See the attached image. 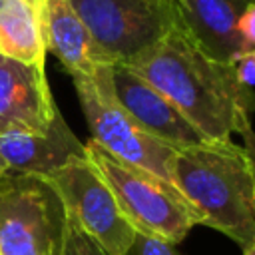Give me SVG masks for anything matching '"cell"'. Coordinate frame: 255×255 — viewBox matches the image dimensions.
Masks as SVG:
<instances>
[{"label": "cell", "instance_id": "1", "mask_svg": "<svg viewBox=\"0 0 255 255\" xmlns=\"http://www.w3.org/2000/svg\"><path fill=\"white\" fill-rule=\"evenodd\" d=\"M129 68L163 94L205 141H229L251 124L253 90L237 80L231 62L207 56L179 28Z\"/></svg>", "mask_w": 255, "mask_h": 255}, {"label": "cell", "instance_id": "2", "mask_svg": "<svg viewBox=\"0 0 255 255\" xmlns=\"http://www.w3.org/2000/svg\"><path fill=\"white\" fill-rule=\"evenodd\" d=\"M171 185L207 225L237 245L255 239V195L247 155L229 141H203L177 147L171 159Z\"/></svg>", "mask_w": 255, "mask_h": 255}, {"label": "cell", "instance_id": "3", "mask_svg": "<svg viewBox=\"0 0 255 255\" xmlns=\"http://www.w3.org/2000/svg\"><path fill=\"white\" fill-rule=\"evenodd\" d=\"M84 147L88 161L108 183L118 207L135 233L153 235L177 245L191 227L199 225L193 207L169 181L120 161L92 139Z\"/></svg>", "mask_w": 255, "mask_h": 255}, {"label": "cell", "instance_id": "4", "mask_svg": "<svg viewBox=\"0 0 255 255\" xmlns=\"http://www.w3.org/2000/svg\"><path fill=\"white\" fill-rule=\"evenodd\" d=\"M72 80L92 141L120 161L171 183L169 169L177 147L147 133L118 104L112 90V64L100 66L92 76H74Z\"/></svg>", "mask_w": 255, "mask_h": 255}, {"label": "cell", "instance_id": "5", "mask_svg": "<svg viewBox=\"0 0 255 255\" xmlns=\"http://www.w3.org/2000/svg\"><path fill=\"white\" fill-rule=\"evenodd\" d=\"M66 209L36 175L6 171L0 179V255H62Z\"/></svg>", "mask_w": 255, "mask_h": 255}, {"label": "cell", "instance_id": "6", "mask_svg": "<svg viewBox=\"0 0 255 255\" xmlns=\"http://www.w3.org/2000/svg\"><path fill=\"white\" fill-rule=\"evenodd\" d=\"M110 64H133L173 28L169 0H70Z\"/></svg>", "mask_w": 255, "mask_h": 255}, {"label": "cell", "instance_id": "7", "mask_svg": "<svg viewBox=\"0 0 255 255\" xmlns=\"http://www.w3.org/2000/svg\"><path fill=\"white\" fill-rule=\"evenodd\" d=\"M44 179L62 199L70 221L98 241L110 255L128 253L135 229L124 217L114 193L88 157L74 159Z\"/></svg>", "mask_w": 255, "mask_h": 255}, {"label": "cell", "instance_id": "8", "mask_svg": "<svg viewBox=\"0 0 255 255\" xmlns=\"http://www.w3.org/2000/svg\"><path fill=\"white\" fill-rule=\"evenodd\" d=\"M58 114L44 66L0 54V135L42 133Z\"/></svg>", "mask_w": 255, "mask_h": 255}, {"label": "cell", "instance_id": "9", "mask_svg": "<svg viewBox=\"0 0 255 255\" xmlns=\"http://www.w3.org/2000/svg\"><path fill=\"white\" fill-rule=\"evenodd\" d=\"M112 90L118 104L153 137L173 147L205 141L179 110L129 66L112 64Z\"/></svg>", "mask_w": 255, "mask_h": 255}, {"label": "cell", "instance_id": "10", "mask_svg": "<svg viewBox=\"0 0 255 255\" xmlns=\"http://www.w3.org/2000/svg\"><path fill=\"white\" fill-rule=\"evenodd\" d=\"M177 28L207 56L231 62L243 44L235 24L255 0H169Z\"/></svg>", "mask_w": 255, "mask_h": 255}, {"label": "cell", "instance_id": "11", "mask_svg": "<svg viewBox=\"0 0 255 255\" xmlns=\"http://www.w3.org/2000/svg\"><path fill=\"white\" fill-rule=\"evenodd\" d=\"M86 157L84 143L58 114L42 133L0 135V159L6 171L46 177L74 159Z\"/></svg>", "mask_w": 255, "mask_h": 255}, {"label": "cell", "instance_id": "12", "mask_svg": "<svg viewBox=\"0 0 255 255\" xmlns=\"http://www.w3.org/2000/svg\"><path fill=\"white\" fill-rule=\"evenodd\" d=\"M48 52V0H2L0 54L44 66Z\"/></svg>", "mask_w": 255, "mask_h": 255}, {"label": "cell", "instance_id": "13", "mask_svg": "<svg viewBox=\"0 0 255 255\" xmlns=\"http://www.w3.org/2000/svg\"><path fill=\"white\" fill-rule=\"evenodd\" d=\"M48 52L72 78L92 76L100 66L110 64L70 0H48Z\"/></svg>", "mask_w": 255, "mask_h": 255}, {"label": "cell", "instance_id": "14", "mask_svg": "<svg viewBox=\"0 0 255 255\" xmlns=\"http://www.w3.org/2000/svg\"><path fill=\"white\" fill-rule=\"evenodd\" d=\"M62 255H110L98 241L84 233L74 221H66V233L62 243Z\"/></svg>", "mask_w": 255, "mask_h": 255}, {"label": "cell", "instance_id": "15", "mask_svg": "<svg viewBox=\"0 0 255 255\" xmlns=\"http://www.w3.org/2000/svg\"><path fill=\"white\" fill-rule=\"evenodd\" d=\"M126 255H181V253L177 251V245L165 239L145 235V233H135L133 243Z\"/></svg>", "mask_w": 255, "mask_h": 255}, {"label": "cell", "instance_id": "16", "mask_svg": "<svg viewBox=\"0 0 255 255\" xmlns=\"http://www.w3.org/2000/svg\"><path fill=\"white\" fill-rule=\"evenodd\" d=\"M233 68H235V74H237V80L253 90L255 88V48L253 50H243L239 52L233 60H231Z\"/></svg>", "mask_w": 255, "mask_h": 255}, {"label": "cell", "instance_id": "17", "mask_svg": "<svg viewBox=\"0 0 255 255\" xmlns=\"http://www.w3.org/2000/svg\"><path fill=\"white\" fill-rule=\"evenodd\" d=\"M235 32L245 50L255 48V2H251L235 24Z\"/></svg>", "mask_w": 255, "mask_h": 255}, {"label": "cell", "instance_id": "18", "mask_svg": "<svg viewBox=\"0 0 255 255\" xmlns=\"http://www.w3.org/2000/svg\"><path fill=\"white\" fill-rule=\"evenodd\" d=\"M241 139H243V151L247 155L249 161V169H251V181H253V195H255V129L251 124H247L241 131H239Z\"/></svg>", "mask_w": 255, "mask_h": 255}, {"label": "cell", "instance_id": "19", "mask_svg": "<svg viewBox=\"0 0 255 255\" xmlns=\"http://www.w3.org/2000/svg\"><path fill=\"white\" fill-rule=\"evenodd\" d=\"M243 255H255V239L243 247Z\"/></svg>", "mask_w": 255, "mask_h": 255}, {"label": "cell", "instance_id": "20", "mask_svg": "<svg viewBox=\"0 0 255 255\" xmlns=\"http://www.w3.org/2000/svg\"><path fill=\"white\" fill-rule=\"evenodd\" d=\"M4 173H6V167H4V163H2V159H0V179L4 177Z\"/></svg>", "mask_w": 255, "mask_h": 255}, {"label": "cell", "instance_id": "21", "mask_svg": "<svg viewBox=\"0 0 255 255\" xmlns=\"http://www.w3.org/2000/svg\"><path fill=\"white\" fill-rule=\"evenodd\" d=\"M0 4H2V0H0Z\"/></svg>", "mask_w": 255, "mask_h": 255}]
</instances>
